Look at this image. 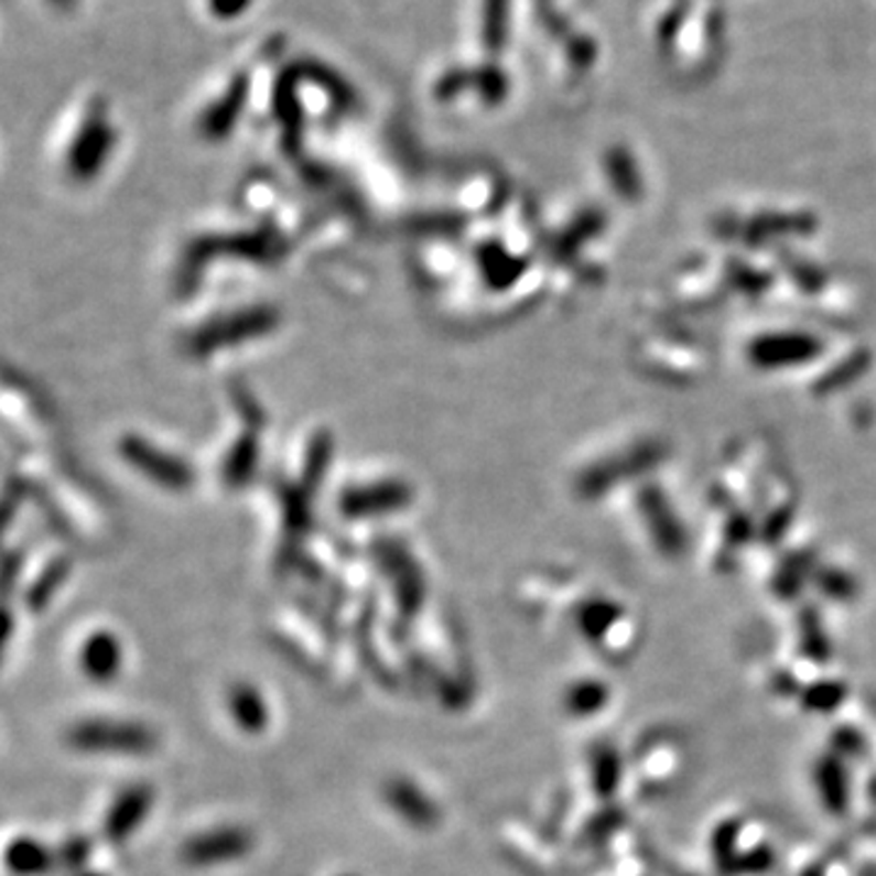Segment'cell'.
Wrapping results in <instances>:
<instances>
[{
    "label": "cell",
    "instance_id": "cell-4",
    "mask_svg": "<svg viewBox=\"0 0 876 876\" xmlns=\"http://www.w3.org/2000/svg\"><path fill=\"white\" fill-rule=\"evenodd\" d=\"M84 670L88 677L98 682L110 680L117 672H120V642H117L108 634L93 636L86 648H84Z\"/></svg>",
    "mask_w": 876,
    "mask_h": 876
},
{
    "label": "cell",
    "instance_id": "cell-1",
    "mask_svg": "<svg viewBox=\"0 0 876 876\" xmlns=\"http://www.w3.org/2000/svg\"><path fill=\"white\" fill-rule=\"evenodd\" d=\"M72 745L86 753H120L139 755L154 747V735L134 723H80L72 731Z\"/></svg>",
    "mask_w": 876,
    "mask_h": 876
},
{
    "label": "cell",
    "instance_id": "cell-6",
    "mask_svg": "<svg viewBox=\"0 0 876 876\" xmlns=\"http://www.w3.org/2000/svg\"><path fill=\"white\" fill-rule=\"evenodd\" d=\"M229 709L239 726L251 731V733H259L268 723V709L263 704V696L256 692L253 686L234 689L229 696Z\"/></svg>",
    "mask_w": 876,
    "mask_h": 876
},
{
    "label": "cell",
    "instance_id": "cell-8",
    "mask_svg": "<svg viewBox=\"0 0 876 876\" xmlns=\"http://www.w3.org/2000/svg\"><path fill=\"white\" fill-rule=\"evenodd\" d=\"M84 876H102V874H84Z\"/></svg>",
    "mask_w": 876,
    "mask_h": 876
},
{
    "label": "cell",
    "instance_id": "cell-2",
    "mask_svg": "<svg viewBox=\"0 0 876 876\" xmlns=\"http://www.w3.org/2000/svg\"><path fill=\"white\" fill-rule=\"evenodd\" d=\"M251 850V835L244 828H215L203 835L193 837L188 845L183 847L185 862L195 864V867H213V864L234 862L247 855Z\"/></svg>",
    "mask_w": 876,
    "mask_h": 876
},
{
    "label": "cell",
    "instance_id": "cell-3",
    "mask_svg": "<svg viewBox=\"0 0 876 876\" xmlns=\"http://www.w3.org/2000/svg\"><path fill=\"white\" fill-rule=\"evenodd\" d=\"M151 809V791L144 787H132L127 789L120 799L112 803V809L108 813V835L112 840H127L134 828L142 825L144 815Z\"/></svg>",
    "mask_w": 876,
    "mask_h": 876
},
{
    "label": "cell",
    "instance_id": "cell-7",
    "mask_svg": "<svg viewBox=\"0 0 876 876\" xmlns=\"http://www.w3.org/2000/svg\"><path fill=\"white\" fill-rule=\"evenodd\" d=\"M50 852L42 845L32 843V840H18V843L8 850V862L18 874H37L50 867Z\"/></svg>",
    "mask_w": 876,
    "mask_h": 876
},
{
    "label": "cell",
    "instance_id": "cell-5",
    "mask_svg": "<svg viewBox=\"0 0 876 876\" xmlns=\"http://www.w3.org/2000/svg\"><path fill=\"white\" fill-rule=\"evenodd\" d=\"M388 801L394 805V811L404 815V821L414 825H431L436 821L434 803L426 801V797L414 785L407 781H394L388 789Z\"/></svg>",
    "mask_w": 876,
    "mask_h": 876
}]
</instances>
